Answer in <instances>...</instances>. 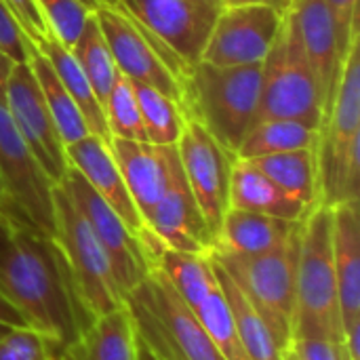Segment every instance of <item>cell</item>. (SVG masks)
I'll return each instance as SVG.
<instances>
[{
    "label": "cell",
    "mask_w": 360,
    "mask_h": 360,
    "mask_svg": "<svg viewBox=\"0 0 360 360\" xmlns=\"http://www.w3.org/2000/svg\"><path fill=\"white\" fill-rule=\"evenodd\" d=\"M325 103L316 78L302 53L293 21L287 11L274 44L262 61V95L257 120L291 118L321 129Z\"/></svg>",
    "instance_id": "obj_8"
},
{
    "label": "cell",
    "mask_w": 360,
    "mask_h": 360,
    "mask_svg": "<svg viewBox=\"0 0 360 360\" xmlns=\"http://www.w3.org/2000/svg\"><path fill=\"white\" fill-rule=\"evenodd\" d=\"M99 30L110 46L116 70L133 84H148L181 103L186 70L137 23L118 2L93 8Z\"/></svg>",
    "instance_id": "obj_9"
},
{
    "label": "cell",
    "mask_w": 360,
    "mask_h": 360,
    "mask_svg": "<svg viewBox=\"0 0 360 360\" xmlns=\"http://www.w3.org/2000/svg\"><path fill=\"white\" fill-rule=\"evenodd\" d=\"M11 329H13L11 325H4V323H0V340H2V338H4V335L11 331Z\"/></svg>",
    "instance_id": "obj_46"
},
{
    "label": "cell",
    "mask_w": 360,
    "mask_h": 360,
    "mask_svg": "<svg viewBox=\"0 0 360 360\" xmlns=\"http://www.w3.org/2000/svg\"><path fill=\"white\" fill-rule=\"evenodd\" d=\"M321 129L291 118H262L243 139L236 158L251 160L268 154L316 148Z\"/></svg>",
    "instance_id": "obj_27"
},
{
    "label": "cell",
    "mask_w": 360,
    "mask_h": 360,
    "mask_svg": "<svg viewBox=\"0 0 360 360\" xmlns=\"http://www.w3.org/2000/svg\"><path fill=\"white\" fill-rule=\"evenodd\" d=\"M289 350L297 356V360H352L344 342L319 335L293 338Z\"/></svg>",
    "instance_id": "obj_36"
},
{
    "label": "cell",
    "mask_w": 360,
    "mask_h": 360,
    "mask_svg": "<svg viewBox=\"0 0 360 360\" xmlns=\"http://www.w3.org/2000/svg\"><path fill=\"white\" fill-rule=\"evenodd\" d=\"M0 179L6 192L11 217L53 238L55 184L44 175L36 156L17 133L4 101L0 99Z\"/></svg>",
    "instance_id": "obj_11"
},
{
    "label": "cell",
    "mask_w": 360,
    "mask_h": 360,
    "mask_svg": "<svg viewBox=\"0 0 360 360\" xmlns=\"http://www.w3.org/2000/svg\"><path fill=\"white\" fill-rule=\"evenodd\" d=\"M53 240L68 264L76 291L89 314L97 321L124 308V297L116 285L112 262L105 249L61 186H55L53 190Z\"/></svg>",
    "instance_id": "obj_7"
},
{
    "label": "cell",
    "mask_w": 360,
    "mask_h": 360,
    "mask_svg": "<svg viewBox=\"0 0 360 360\" xmlns=\"http://www.w3.org/2000/svg\"><path fill=\"white\" fill-rule=\"evenodd\" d=\"M285 13L270 6H224L209 36L202 61L219 68L255 65L266 59Z\"/></svg>",
    "instance_id": "obj_15"
},
{
    "label": "cell",
    "mask_w": 360,
    "mask_h": 360,
    "mask_svg": "<svg viewBox=\"0 0 360 360\" xmlns=\"http://www.w3.org/2000/svg\"><path fill=\"white\" fill-rule=\"evenodd\" d=\"M300 234L302 226L287 245L262 255H236L224 249L209 251V255L230 274L249 304L264 319L283 354L291 348L293 342Z\"/></svg>",
    "instance_id": "obj_6"
},
{
    "label": "cell",
    "mask_w": 360,
    "mask_h": 360,
    "mask_svg": "<svg viewBox=\"0 0 360 360\" xmlns=\"http://www.w3.org/2000/svg\"><path fill=\"white\" fill-rule=\"evenodd\" d=\"M51 360H135V338L127 308L97 319L76 344Z\"/></svg>",
    "instance_id": "obj_23"
},
{
    "label": "cell",
    "mask_w": 360,
    "mask_h": 360,
    "mask_svg": "<svg viewBox=\"0 0 360 360\" xmlns=\"http://www.w3.org/2000/svg\"><path fill=\"white\" fill-rule=\"evenodd\" d=\"M300 221L278 219L264 213L228 209L221 221L217 245L213 249H224L236 255H262L287 245L300 230Z\"/></svg>",
    "instance_id": "obj_21"
},
{
    "label": "cell",
    "mask_w": 360,
    "mask_h": 360,
    "mask_svg": "<svg viewBox=\"0 0 360 360\" xmlns=\"http://www.w3.org/2000/svg\"><path fill=\"white\" fill-rule=\"evenodd\" d=\"M325 4L333 13L342 46H344V51H348L352 38L360 34L359 0H325Z\"/></svg>",
    "instance_id": "obj_38"
},
{
    "label": "cell",
    "mask_w": 360,
    "mask_h": 360,
    "mask_svg": "<svg viewBox=\"0 0 360 360\" xmlns=\"http://www.w3.org/2000/svg\"><path fill=\"white\" fill-rule=\"evenodd\" d=\"M213 259V257H211ZM215 278L219 285L221 295L226 297L238 338L251 360H283V352L278 350L270 329L266 327L264 319L257 314V310L249 304L245 293L238 289V285L230 278V274L213 259Z\"/></svg>",
    "instance_id": "obj_26"
},
{
    "label": "cell",
    "mask_w": 360,
    "mask_h": 360,
    "mask_svg": "<svg viewBox=\"0 0 360 360\" xmlns=\"http://www.w3.org/2000/svg\"><path fill=\"white\" fill-rule=\"evenodd\" d=\"M124 308L135 338L158 360H226L158 270L127 293Z\"/></svg>",
    "instance_id": "obj_4"
},
{
    "label": "cell",
    "mask_w": 360,
    "mask_h": 360,
    "mask_svg": "<svg viewBox=\"0 0 360 360\" xmlns=\"http://www.w3.org/2000/svg\"><path fill=\"white\" fill-rule=\"evenodd\" d=\"M262 173H266L278 188L302 200L306 207L319 205V160L316 148L291 150L268 154L249 160Z\"/></svg>",
    "instance_id": "obj_25"
},
{
    "label": "cell",
    "mask_w": 360,
    "mask_h": 360,
    "mask_svg": "<svg viewBox=\"0 0 360 360\" xmlns=\"http://www.w3.org/2000/svg\"><path fill=\"white\" fill-rule=\"evenodd\" d=\"M57 186L63 188L68 198L74 202L78 213L84 217V221L91 226L93 234L105 249L112 262L116 285L122 297H127V293L143 283L152 270L139 236L129 230L120 215L86 184V179L74 167H68L63 179Z\"/></svg>",
    "instance_id": "obj_12"
},
{
    "label": "cell",
    "mask_w": 360,
    "mask_h": 360,
    "mask_svg": "<svg viewBox=\"0 0 360 360\" xmlns=\"http://www.w3.org/2000/svg\"><path fill=\"white\" fill-rule=\"evenodd\" d=\"M103 114H105L110 137L131 139V141H148L143 122H141V114H139V105H137V97H135V86L120 72L116 74L112 91L103 103Z\"/></svg>",
    "instance_id": "obj_32"
},
{
    "label": "cell",
    "mask_w": 360,
    "mask_h": 360,
    "mask_svg": "<svg viewBox=\"0 0 360 360\" xmlns=\"http://www.w3.org/2000/svg\"><path fill=\"white\" fill-rule=\"evenodd\" d=\"M143 226L173 251L209 253L215 247V240L190 192L179 162L171 175L167 192L143 219Z\"/></svg>",
    "instance_id": "obj_17"
},
{
    "label": "cell",
    "mask_w": 360,
    "mask_h": 360,
    "mask_svg": "<svg viewBox=\"0 0 360 360\" xmlns=\"http://www.w3.org/2000/svg\"><path fill=\"white\" fill-rule=\"evenodd\" d=\"M2 101L17 133L36 156L44 175L57 186L70 165L65 158V146L57 133L30 61L13 65L4 84Z\"/></svg>",
    "instance_id": "obj_14"
},
{
    "label": "cell",
    "mask_w": 360,
    "mask_h": 360,
    "mask_svg": "<svg viewBox=\"0 0 360 360\" xmlns=\"http://www.w3.org/2000/svg\"><path fill=\"white\" fill-rule=\"evenodd\" d=\"M175 148L190 192L217 245L224 215L230 209V175L236 158L190 116H186V127Z\"/></svg>",
    "instance_id": "obj_13"
},
{
    "label": "cell",
    "mask_w": 360,
    "mask_h": 360,
    "mask_svg": "<svg viewBox=\"0 0 360 360\" xmlns=\"http://www.w3.org/2000/svg\"><path fill=\"white\" fill-rule=\"evenodd\" d=\"M0 295L25 327L49 340L51 356L76 344L95 323L55 240L25 224H15L0 243Z\"/></svg>",
    "instance_id": "obj_1"
},
{
    "label": "cell",
    "mask_w": 360,
    "mask_h": 360,
    "mask_svg": "<svg viewBox=\"0 0 360 360\" xmlns=\"http://www.w3.org/2000/svg\"><path fill=\"white\" fill-rule=\"evenodd\" d=\"M0 360H51V344L30 327H13L0 340Z\"/></svg>",
    "instance_id": "obj_34"
},
{
    "label": "cell",
    "mask_w": 360,
    "mask_h": 360,
    "mask_svg": "<svg viewBox=\"0 0 360 360\" xmlns=\"http://www.w3.org/2000/svg\"><path fill=\"white\" fill-rule=\"evenodd\" d=\"M198 319V323L202 325V329L209 333V338L213 340L215 348L219 350V354L226 360H251L234 325L230 306L226 302V297L217 289H213L194 310H192Z\"/></svg>",
    "instance_id": "obj_31"
},
{
    "label": "cell",
    "mask_w": 360,
    "mask_h": 360,
    "mask_svg": "<svg viewBox=\"0 0 360 360\" xmlns=\"http://www.w3.org/2000/svg\"><path fill=\"white\" fill-rule=\"evenodd\" d=\"M82 2L93 11V8H95V6H99V4H114L116 0H82Z\"/></svg>",
    "instance_id": "obj_45"
},
{
    "label": "cell",
    "mask_w": 360,
    "mask_h": 360,
    "mask_svg": "<svg viewBox=\"0 0 360 360\" xmlns=\"http://www.w3.org/2000/svg\"><path fill=\"white\" fill-rule=\"evenodd\" d=\"M319 205L359 202L360 192V34L352 38L325 110L316 146Z\"/></svg>",
    "instance_id": "obj_2"
},
{
    "label": "cell",
    "mask_w": 360,
    "mask_h": 360,
    "mask_svg": "<svg viewBox=\"0 0 360 360\" xmlns=\"http://www.w3.org/2000/svg\"><path fill=\"white\" fill-rule=\"evenodd\" d=\"M0 211L6 213L11 217V209H8V200H6V192H4V186H2V179H0Z\"/></svg>",
    "instance_id": "obj_44"
},
{
    "label": "cell",
    "mask_w": 360,
    "mask_h": 360,
    "mask_svg": "<svg viewBox=\"0 0 360 360\" xmlns=\"http://www.w3.org/2000/svg\"><path fill=\"white\" fill-rule=\"evenodd\" d=\"M51 34L68 49L78 40L91 8L82 0H36Z\"/></svg>",
    "instance_id": "obj_33"
},
{
    "label": "cell",
    "mask_w": 360,
    "mask_h": 360,
    "mask_svg": "<svg viewBox=\"0 0 360 360\" xmlns=\"http://www.w3.org/2000/svg\"><path fill=\"white\" fill-rule=\"evenodd\" d=\"M283 360H297V356H295V354H293L291 350H287V352L283 354Z\"/></svg>",
    "instance_id": "obj_47"
},
{
    "label": "cell",
    "mask_w": 360,
    "mask_h": 360,
    "mask_svg": "<svg viewBox=\"0 0 360 360\" xmlns=\"http://www.w3.org/2000/svg\"><path fill=\"white\" fill-rule=\"evenodd\" d=\"M36 49L46 57V61L55 70L57 78L61 80V84L65 86V91L70 93V97L78 105V110L82 112V116L91 129V135H97V137L110 141L112 137L108 131L103 105L97 99L89 78L84 76V72H82L80 63L76 61V57L72 55V51L68 46H63L53 34L49 38H44Z\"/></svg>",
    "instance_id": "obj_24"
},
{
    "label": "cell",
    "mask_w": 360,
    "mask_h": 360,
    "mask_svg": "<svg viewBox=\"0 0 360 360\" xmlns=\"http://www.w3.org/2000/svg\"><path fill=\"white\" fill-rule=\"evenodd\" d=\"M0 323L4 325H11V327H25L21 314L0 295Z\"/></svg>",
    "instance_id": "obj_40"
},
{
    "label": "cell",
    "mask_w": 360,
    "mask_h": 360,
    "mask_svg": "<svg viewBox=\"0 0 360 360\" xmlns=\"http://www.w3.org/2000/svg\"><path fill=\"white\" fill-rule=\"evenodd\" d=\"M319 335L344 342L331 243V207L316 205L302 221L295 266L293 338Z\"/></svg>",
    "instance_id": "obj_5"
},
{
    "label": "cell",
    "mask_w": 360,
    "mask_h": 360,
    "mask_svg": "<svg viewBox=\"0 0 360 360\" xmlns=\"http://www.w3.org/2000/svg\"><path fill=\"white\" fill-rule=\"evenodd\" d=\"M36 46L25 38L23 30L6 8V4L0 0V51L6 53L15 63L30 61V53Z\"/></svg>",
    "instance_id": "obj_35"
},
{
    "label": "cell",
    "mask_w": 360,
    "mask_h": 360,
    "mask_svg": "<svg viewBox=\"0 0 360 360\" xmlns=\"http://www.w3.org/2000/svg\"><path fill=\"white\" fill-rule=\"evenodd\" d=\"M181 108L200 122L234 158L257 120L262 63L219 68L196 63L181 82Z\"/></svg>",
    "instance_id": "obj_3"
},
{
    "label": "cell",
    "mask_w": 360,
    "mask_h": 360,
    "mask_svg": "<svg viewBox=\"0 0 360 360\" xmlns=\"http://www.w3.org/2000/svg\"><path fill=\"white\" fill-rule=\"evenodd\" d=\"M15 224H19V221H15L13 217H8L6 213L0 211V243H4L8 238V234H11V230H13Z\"/></svg>",
    "instance_id": "obj_42"
},
{
    "label": "cell",
    "mask_w": 360,
    "mask_h": 360,
    "mask_svg": "<svg viewBox=\"0 0 360 360\" xmlns=\"http://www.w3.org/2000/svg\"><path fill=\"white\" fill-rule=\"evenodd\" d=\"M110 150L133 205L137 207L141 219H146L169 188L171 175L179 162L177 148L112 137Z\"/></svg>",
    "instance_id": "obj_18"
},
{
    "label": "cell",
    "mask_w": 360,
    "mask_h": 360,
    "mask_svg": "<svg viewBox=\"0 0 360 360\" xmlns=\"http://www.w3.org/2000/svg\"><path fill=\"white\" fill-rule=\"evenodd\" d=\"M289 17L327 110L342 59L346 55L338 36L333 13L325 0H293L289 6Z\"/></svg>",
    "instance_id": "obj_19"
},
{
    "label": "cell",
    "mask_w": 360,
    "mask_h": 360,
    "mask_svg": "<svg viewBox=\"0 0 360 360\" xmlns=\"http://www.w3.org/2000/svg\"><path fill=\"white\" fill-rule=\"evenodd\" d=\"M13 65H15V61H13L6 53H2V51H0V99H2L4 84H6V78H8V74H11Z\"/></svg>",
    "instance_id": "obj_41"
},
{
    "label": "cell",
    "mask_w": 360,
    "mask_h": 360,
    "mask_svg": "<svg viewBox=\"0 0 360 360\" xmlns=\"http://www.w3.org/2000/svg\"><path fill=\"white\" fill-rule=\"evenodd\" d=\"M30 65L40 84L46 108L53 116V122L57 127V133H59L63 146H70V143L91 135V129H89L82 112L78 110V105L74 103V99L70 97V93L57 78L55 70L51 68V63L38 49H34L30 53Z\"/></svg>",
    "instance_id": "obj_28"
},
{
    "label": "cell",
    "mask_w": 360,
    "mask_h": 360,
    "mask_svg": "<svg viewBox=\"0 0 360 360\" xmlns=\"http://www.w3.org/2000/svg\"><path fill=\"white\" fill-rule=\"evenodd\" d=\"M224 6H249V4H257V6H270L276 8L281 13H287L293 0H221Z\"/></svg>",
    "instance_id": "obj_39"
},
{
    "label": "cell",
    "mask_w": 360,
    "mask_h": 360,
    "mask_svg": "<svg viewBox=\"0 0 360 360\" xmlns=\"http://www.w3.org/2000/svg\"><path fill=\"white\" fill-rule=\"evenodd\" d=\"M135 97L146 131V139L156 146H175L186 127V112L181 103L154 86L133 84Z\"/></svg>",
    "instance_id": "obj_29"
},
{
    "label": "cell",
    "mask_w": 360,
    "mask_h": 360,
    "mask_svg": "<svg viewBox=\"0 0 360 360\" xmlns=\"http://www.w3.org/2000/svg\"><path fill=\"white\" fill-rule=\"evenodd\" d=\"M70 51L76 57V61L80 63V68H82L84 76L89 78L97 99L103 105L110 91H112V84L116 80L118 70L114 65L110 46H108L101 30H99L97 17H95L93 11L86 17L84 25H82V32H80L78 40L74 42V46Z\"/></svg>",
    "instance_id": "obj_30"
},
{
    "label": "cell",
    "mask_w": 360,
    "mask_h": 360,
    "mask_svg": "<svg viewBox=\"0 0 360 360\" xmlns=\"http://www.w3.org/2000/svg\"><path fill=\"white\" fill-rule=\"evenodd\" d=\"M2 2L6 4V8L11 11V15L23 30L25 38L34 46H38L44 38L51 36V30H49L36 0H2Z\"/></svg>",
    "instance_id": "obj_37"
},
{
    "label": "cell",
    "mask_w": 360,
    "mask_h": 360,
    "mask_svg": "<svg viewBox=\"0 0 360 360\" xmlns=\"http://www.w3.org/2000/svg\"><path fill=\"white\" fill-rule=\"evenodd\" d=\"M133 338H135V333H133ZM135 360H158L137 338H135Z\"/></svg>",
    "instance_id": "obj_43"
},
{
    "label": "cell",
    "mask_w": 360,
    "mask_h": 360,
    "mask_svg": "<svg viewBox=\"0 0 360 360\" xmlns=\"http://www.w3.org/2000/svg\"><path fill=\"white\" fill-rule=\"evenodd\" d=\"M186 72L202 61L221 0H116Z\"/></svg>",
    "instance_id": "obj_10"
},
{
    "label": "cell",
    "mask_w": 360,
    "mask_h": 360,
    "mask_svg": "<svg viewBox=\"0 0 360 360\" xmlns=\"http://www.w3.org/2000/svg\"><path fill=\"white\" fill-rule=\"evenodd\" d=\"M65 158L68 165L74 167L86 179V184L120 215L133 234H139L146 228L112 156L110 141L97 135H86L65 146Z\"/></svg>",
    "instance_id": "obj_20"
},
{
    "label": "cell",
    "mask_w": 360,
    "mask_h": 360,
    "mask_svg": "<svg viewBox=\"0 0 360 360\" xmlns=\"http://www.w3.org/2000/svg\"><path fill=\"white\" fill-rule=\"evenodd\" d=\"M230 209L264 213L289 221H300L310 213V207L278 188L249 160L238 158L234 160L230 175Z\"/></svg>",
    "instance_id": "obj_22"
},
{
    "label": "cell",
    "mask_w": 360,
    "mask_h": 360,
    "mask_svg": "<svg viewBox=\"0 0 360 360\" xmlns=\"http://www.w3.org/2000/svg\"><path fill=\"white\" fill-rule=\"evenodd\" d=\"M331 243L338 285V306L346 350L360 360V215L359 202L331 207Z\"/></svg>",
    "instance_id": "obj_16"
}]
</instances>
